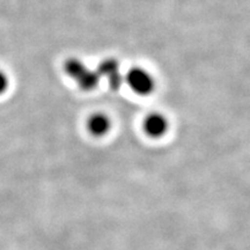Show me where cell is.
Instances as JSON below:
<instances>
[{"instance_id": "cell-1", "label": "cell", "mask_w": 250, "mask_h": 250, "mask_svg": "<svg viewBox=\"0 0 250 250\" xmlns=\"http://www.w3.org/2000/svg\"><path fill=\"white\" fill-rule=\"evenodd\" d=\"M64 70L68 77L76 80L78 86L83 90H92L96 88L100 83V74L98 71L89 70L80 59L70 58L65 62Z\"/></svg>"}, {"instance_id": "cell-2", "label": "cell", "mask_w": 250, "mask_h": 250, "mask_svg": "<svg viewBox=\"0 0 250 250\" xmlns=\"http://www.w3.org/2000/svg\"><path fill=\"white\" fill-rule=\"evenodd\" d=\"M125 81L138 95H149L155 88L154 78L142 67H133L125 76Z\"/></svg>"}, {"instance_id": "cell-3", "label": "cell", "mask_w": 250, "mask_h": 250, "mask_svg": "<svg viewBox=\"0 0 250 250\" xmlns=\"http://www.w3.org/2000/svg\"><path fill=\"white\" fill-rule=\"evenodd\" d=\"M98 73L100 74V77H104L107 78L109 87L111 89L117 90L121 88V86L123 85L125 78L121 74L120 72V64L116 59H104V61L100 62L99 67H98Z\"/></svg>"}, {"instance_id": "cell-4", "label": "cell", "mask_w": 250, "mask_h": 250, "mask_svg": "<svg viewBox=\"0 0 250 250\" xmlns=\"http://www.w3.org/2000/svg\"><path fill=\"white\" fill-rule=\"evenodd\" d=\"M143 127L144 132L151 138H161L168 132L169 122H168V118L160 112H152L144 120Z\"/></svg>"}, {"instance_id": "cell-5", "label": "cell", "mask_w": 250, "mask_h": 250, "mask_svg": "<svg viewBox=\"0 0 250 250\" xmlns=\"http://www.w3.org/2000/svg\"><path fill=\"white\" fill-rule=\"evenodd\" d=\"M87 130L94 137L105 136L111 129V121L103 112H95L87 120Z\"/></svg>"}, {"instance_id": "cell-6", "label": "cell", "mask_w": 250, "mask_h": 250, "mask_svg": "<svg viewBox=\"0 0 250 250\" xmlns=\"http://www.w3.org/2000/svg\"><path fill=\"white\" fill-rule=\"evenodd\" d=\"M8 88V77L4 71L0 70V95L4 94Z\"/></svg>"}]
</instances>
